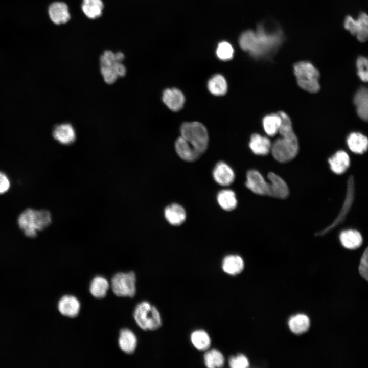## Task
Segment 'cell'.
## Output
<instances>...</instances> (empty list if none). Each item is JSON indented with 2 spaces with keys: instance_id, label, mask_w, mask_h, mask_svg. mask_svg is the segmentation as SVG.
Instances as JSON below:
<instances>
[{
  "instance_id": "24",
  "label": "cell",
  "mask_w": 368,
  "mask_h": 368,
  "mask_svg": "<svg viewBox=\"0 0 368 368\" xmlns=\"http://www.w3.org/2000/svg\"><path fill=\"white\" fill-rule=\"evenodd\" d=\"M341 245L348 249H356L362 244L363 239L360 233L356 229H347L339 235Z\"/></svg>"
},
{
  "instance_id": "32",
  "label": "cell",
  "mask_w": 368,
  "mask_h": 368,
  "mask_svg": "<svg viewBox=\"0 0 368 368\" xmlns=\"http://www.w3.org/2000/svg\"><path fill=\"white\" fill-rule=\"evenodd\" d=\"M208 87L210 92L216 96L224 95L227 89L226 81L220 74L215 75L209 80Z\"/></svg>"
},
{
  "instance_id": "35",
  "label": "cell",
  "mask_w": 368,
  "mask_h": 368,
  "mask_svg": "<svg viewBox=\"0 0 368 368\" xmlns=\"http://www.w3.org/2000/svg\"><path fill=\"white\" fill-rule=\"evenodd\" d=\"M37 227L38 231L45 229L52 221L51 213L47 210H36Z\"/></svg>"
},
{
  "instance_id": "8",
  "label": "cell",
  "mask_w": 368,
  "mask_h": 368,
  "mask_svg": "<svg viewBox=\"0 0 368 368\" xmlns=\"http://www.w3.org/2000/svg\"><path fill=\"white\" fill-rule=\"evenodd\" d=\"M355 182L353 176L349 177L347 181L345 198L341 209L333 222L324 229L316 233V236H324L333 231L343 223L350 212L355 198Z\"/></svg>"
},
{
  "instance_id": "9",
  "label": "cell",
  "mask_w": 368,
  "mask_h": 368,
  "mask_svg": "<svg viewBox=\"0 0 368 368\" xmlns=\"http://www.w3.org/2000/svg\"><path fill=\"white\" fill-rule=\"evenodd\" d=\"M344 28L351 34L355 35L361 42L367 40L368 37V18L365 12H360L356 19L350 15L347 16L343 22Z\"/></svg>"
},
{
  "instance_id": "11",
  "label": "cell",
  "mask_w": 368,
  "mask_h": 368,
  "mask_svg": "<svg viewBox=\"0 0 368 368\" xmlns=\"http://www.w3.org/2000/svg\"><path fill=\"white\" fill-rule=\"evenodd\" d=\"M246 187L254 193L262 196H268L269 183L262 175L256 170H250L246 173Z\"/></svg>"
},
{
  "instance_id": "29",
  "label": "cell",
  "mask_w": 368,
  "mask_h": 368,
  "mask_svg": "<svg viewBox=\"0 0 368 368\" xmlns=\"http://www.w3.org/2000/svg\"><path fill=\"white\" fill-rule=\"evenodd\" d=\"M367 90L365 87L359 89L355 95L354 102L359 117L363 120H367L368 97Z\"/></svg>"
},
{
  "instance_id": "5",
  "label": "cell",
  "mask_w": 368,
  "mask_h": 368,
  "mask_svg": "<svg viewBox=\"0 0 368 368\" xmlns=\"http://www.w3.org/2000/svg\"><path fill=\"white\" fill-rule=\"evenodd\" d=\"M293 70L297 83L302 89L312 93L319 90V72L312 63L297 62L293 65Z\"/></svg>"
},
{
  "instance_id": "31",
  "label": "cell",
  "mask_w": 368,
  "mask_h": 368,
  "mask_svg": "<svg viewBox=\"0 0 368 368\" xmlns=\"http://www.w3.org/2000/svg\"><path fill=\"white\" fill-rule=\"evenodd\" d=\"M290 330L295 334H301L306 332L310 327L309 317L302 314L292 316L288 321Z\"/></svg>"
},
{
  "instance_id": "17",
  "label": "cell",
  "mask_w": 368,
  "mask_h": 368,
  "mask_svg": "<svg viewBox=\"0 0 368 368\" xmlns=\"http://www.w3.org/2000/svg\"><path fill=\"white\" fill-rule=\"evenodd\" d=\"M51 20L56 25L66 23L70 19V13L67 5L61 2L52 3L49 8Z\"/></svg>"
},
{
  "instance_id": "4",
  "label": "cell",
  "mask_w": 368,
  "mask_h": 368,
  "mask_svg": "<svg viewBox=\"0 0 368 368\" xmlns=\"http://www.w3.org/2000/svg\"><path fill=\"white\" fill-rule=\"evenodd\" d=\"M181 137L185 139L200 155L206 150L209 135L205 127L198 122H185L180 127Z\"/></svg>"
},
{
  "instance_id": "15",
  "label": "cell",
  "mask_w": 368,
  "mask_h": 368,
  "mask_svg": "<svg viewBox=\"0 0 368 368\" xmlns=\"http://www.w3.org/2000/svg\"><path fill=\"white\" fill-rule=\"evenodd\" d=\"M212 174L216 182L222 186L231 185L234 182L235 178V174L233 169L223 162H219L216 164Z\"/></svg>"
},
{
  "instance_id": "14",
  "label": "cell",
  "mask_w": 368,
  "mask_h": 368,
  "mask_svg": "<svg viewBox=\"0 0 368 368\" xmlns=\"http://www.w3.org/2000/svg\"><path fill=\"white\" fill-rule=\"evenodd\" d=\"M118 343L119 348L123 353L131 355L136 349L137 338L135 333L130 329L122 328L119 332Z\"/></svg>"
},
{
  "instance_id": "37",
  "label": "cell",
  "mask_w": 368,
  "mask_h": 368,
  "mask_svg": "<svg viewBox=\"0 0 368 368\" xmlns=\"http://www.w3.org/2000/svg\"><path fill=\"white\" fill-rule=\"evenodd\" d=\"M229 365L232 368H247L249 366V362L247 357L239 354L230 357Z\"/></svg>"
},
{
  "instance_id": "40",
  "label": "cell",
  "mask_w": 368,
  "mask_h": 368,
  "mask_svg": "<svg viewBox=\"0 0 368 368\" xmlns=\"http://www.w3.org/2000/svg\"><path fill=\"white\" fill-rule=\"evenodd\" d=\"M11 182L8 176L0 171V195L8 192L10 188Z\"/></svg>"
},
{
  "instance_id": "1",
  "label": "cell",
  "mask_w": 368,
  "mask_h": 368,
  "mask_svg": "<svg viewBox=\"0 0 368 368\" xmlns=\"http://www.w3.org/2000/svg\"><path fill=\"white\" fill-rule=\"evenodd\" d=\"M284 40L283 31L275 22L261 24L257 31L243 33L239 39L241 48L256 58L268 57L275 53Z\"/></svg>"
},
{
  "instance_id": "23",
  "label": "cell",
  "mask_w": 368,
  "mask_h": 368,
  "mask_svg": "<svg viewBox=\"0 0 368 368\" xmlns=\"http://www.w3.org/2000/svg\"><path fill=\"white\" fill-rule=\"evenodd\" d=\"M175 150L178 156L187 162L197 160L201 155L185 139L180 136L176 141Z\"/></svg>"
},
{
  "instance_id": "25",
  "label": "cell",
  "mask_w": 368,
  "mask_h": 368,
  "mask_svg": "<svg viewBox=\"0 0 368 368\" xmlns=\"http://www.w3.org/2000/svg\"><path fill=\"white\" fill-rule=\"evenodd\" d=\"M249 146L252 152L258 155L268 154L271 147L270 141L268 138L257 133L251 135Z\"/></svg>"
},
{
  "instance_id": "33",
  "label": "cell",
  "mask_w": 368,
  "mask_h": 368,
  "mask_svg": "<svg viewBox=\"0 0 368 368\" xmlns=\"http://www.w3.org/2000/svg\"><path fill=\"white\" fill-rule=\"evenodd\" d=\"M205 365L209 368L221 367L224 364V357L217 349H213L205 352L203 356Z\"/></svg>"
},
{
  "instance_id": "27",
  "label": "cell",
  "mask_w": 368,
  "mask_h": 368,
  "mask_svg": "<svg viewBox=\"0 0 368 368\" xmlns=\"http://www.w3.org/2000/svg\"><path fill=\"white\" fill-rule=\"evenodd\" d=\"M104 4L102 0H82L81 9L89 19H95L100 17L103 12Z\"/></svg>"
},
{
  "instance_id": "38",
  "label": "cell",
  "mask_w": 368,
  "mask_h": 368,
  "mask_svg": "<svg viewBox=\"0 0 368 368\" xmlns=\"http://www.w3.org/2000/svg\"><path fill=\"white\" fill-rule=\"evenodd\" d=\"M357 74L360 79L364 81H367V60L363 56H359L356 60Z\"/></svg>"
},
{
  "instance_id": "10",
  "label": "cell",
  "mask_w": 368,
  "mask_h": 368,
  "mask_svg": "<svg viewBox=\"0 0 368 368\" xmlns=\"http://www.w3.org/2000/svg\"><path fill=\"white\" fill-rule=\"evenodd\" d=\"M17 224L26 237H36L38 231L36 210L27 208L24 210L18 217Z\"/></svg>"
},
{
  "instance_id": "21",
  "label": "cell",
  "mask_w": 368,
  "mask_h": 368,
  "mask_svg": "<svg viewBox=\"0 0 368 368\" xmlns=\"http://www.w3.org/2000/svg\"><path fill=\"white\" fill-rule=\"evenodd\" d=\"M53 135L58 142L64 145L71 144L76 140L75 129L69 123L56 126L53 129Z\"/></svg>"
},
{
  "instance_id": "3",
  "label": "cell",
  "mask_w": 368,
  "mask_h": 368,
  "mask_svg": "<svg viewBox=\"0 0 368 368\" xmlns=\"http://www.w3.org/2000/svg\"><path fill=\"white\" fill-rule=\"evenodd\" d=\"M133 317L139 328L144 331H155L162 326L159 310L146 301L136 304L133 312Z\"/></svg>"
},
{
  "instance_id": "26",
  "label": "cell",
  "mask_w": 368,
  "mask_h": 368,
  "mask_svg": "<svg viewBox=\"0 0 368 368\" xmlns=\"http://www.w3.org/2000/svg\"><path fill=\"white\" fill-rule=\"evenodd\" d=\"M217 201L219 205L226 211L234 210L238 204L235 193L230 189H223L220 191L217 195Z\"/></svg>"
},
{
  "instance_id": "28",
  "label": "cell",
  "mask_w": 368,
  "mask_h": 368,
  "mask_svg": "<svg viewBox=\"0 0 368 368\" xmlns=\"http://www.w3.org/2000/svg\"><path fill=\"white\" fill-rule=\"evenodd\" d=\"M349 149L356 154H363L367 149V139L360 133H351L347 138Z\"/></svg>"
},
{
  "instance_id": "22",
  "label": "cell",
  "mask_w": 368,
  "mask_h": 368,
  "mask_svg": "<svg viewBox=\"0 0 368 368\" xmlns=\"http://www.w3.org/2000/svg\"><path fill=\"white\" fill-rule=\"evenodd\" d=\"M110 288L107 279L102 275L94 277L89 283V291L92 296L97 299L105 298Z\"/></svg>"
},
{
  "instance_id": "36",
  "label": "cell",
  "mask_w": 368,
  "mask_h": 368,
  "mask_svg": "<svg viewBox=\"0 0 368 368\" xmlns=\"http://www.w3.org/2000/svg\"><path fill=\"white\" fill-rule=\"evenodd\" d=\"M216 54L220 60L227 61L233 58L234 49L229 43L225 41L221 42L218 45Z\"/></svg>"
},
{
  "instance_id": "30",
  "label": "cell",
  "mask_w": 368,
  "mask_h": 368,
  "mask_svg": "<svg viewBox=\"0 0 368 368\" xmlns=\"http://www.w3.org/2000/svg\"><path fill=\"white\" fill-rule=\"evenodd\" d=\"M190 340L193 346L200 351L208 350L211 344L209 334L202 329L196 330L192 332Z\"/></svg>"
},
{
  "instance_id": "19",
  "label": "cell",
  "mask_w": 368,
  "mask_h": 368,
  "mask_svg": "<svg viewBox=\"0 0 368 368\" xmlns=\"http://www.w3.org/2000/svg\"><path fill=\"white\" fill-rule=\"evenodd\" d=\"M244 268L243 259L238 255H228L224 257L222 262L223 271L230 275L235 276L240 274Z\"/></svg>"
},
{
  "instance_id": "34",
  "label": "cell",
  "mask_w": 368,
  "mask_h": 368,
  "mask_svg": "<svg viewBox=\"0 0 368 368\" xmlns=\"http://www.w3.org/2000/svg\"><path fill=\"white\" fill-rule=\"evenodd\" d=\"M281 119L278 113L266 116L263 119V125L265 132L270 136H274L278 132Z\"/></svg>"
},
{
  "instance_id": "13",
  "label": "cell",
  "mask_w": 368,
  "mask_h": 368,
  "mask_svg": "<svg viewBox=\"0 0 368 368\" xmlns=\"http://www.w3.org/2000/svg\"><path fill=\"white\" fill-rule=\"evenodd\" d=\"M267 177L270 181L268 196L280 199L287 198L289 190L285 181L273 172H269Z\"/></svg>"
},
{
  "instance_id": "39",
  "label": "cell",
  "mask_w": 368,
  "mask_h": 368,
  "mask_svg": "<svg viewBox=\"0 0 368 368\" xmlns=\"http://www.w3.org/2000/svg\"><path fill=\"white\" fill-rule=\"evenodd\" d=\"M368 250L366 248L361 257L359 266V272L360 275L366 280L368 278Z\"/></svg>"
},
{
  "instance_id": "20",
  "label": "cell",
  "mask_w": 368,
  "mask_h": 368,
  "mask_svg": "<svg viewBox=\"0 0 368 368\" xmlns=\"http://www.w3.org/2000/svg\"><path fill=\"white\" fill-rule=\"evenodd\" d=\"M331 171L336 174L344 173L349 168L350 159L349 155L344 151H338L328 159Z\"/></svg>"
},
{
  "instance_id": "18",
  "label": "cell",
  "mask_w": 368,
  "mask_h": 368,
  "mask_svg": "<svg viewBox=\"0 0 368 368\" xmlns=\"http://www.w3.org/2000/svg\"><path fill=\"white\" fill-rule=\"evenodd\" d=\"M164 216L170 224L179 226L185 221L187 214L182 206L177 203H172L165 208Z\"/></svg>"
},
{
  "instance_id": "12",
  "label": "cell",
  "mask_w": 368,
  "mask_h": 368,
  "mask_svg": "<svg viewBox=\"0 0 368 368\" xmlns=\"http://www.w3.org/2000/svg\"><path fill=\"white\" fill-rule=\"evenodd\" d=\"M57 309L61 315L70 318L77 317L80 313L81 304L74 295L65 294L58 301Z\"/></svg>"
},
{
  "instance_id": "7",
  "label": "cell",
  "mask_w": 368,
  "mask_h": 368,
  "mask_svg": "<svg viewBox=\"0 0 368 368\" xmlns=\"http://www.w3.org/2000/svg\"><path fill=\"white\" fill-rule=\"evenodd\" d=\"M136 276L133 271L118 272L111 278L113 293L118 297L133 298L136 293Z\"/></svg>"
},
{
  "instance_id": "16",
  "label": "cell",
  "mask_w": 368,
  "mask_h": 368,
  "mask_svg": "<svg viewBox=\"0 0 368 368\" xmlns=\"http://www.w3.org/2000/svg\"><path fill=\"white\" fill-rule=\"evenodd\" d=\"M185 100L183 93L177 88H167L163 93V102L170 110L174 111H178L182 108Z\"/></svg>"
},
{
  "instance_id": "2",
  "label": "cell",
  "mask_w": 368,
  "mask_h": 368,
  "mask_svg": "<svg viewBox=\"0 0 368 368\" xmlns=\"http://www.w3.org/2000/svg\"><path fill=\"white\" fill-rule=\"evenodd\" d=\"M124 58L122 52L114 53L110 50L104 51L100 56V71L106 83L112 84L118 78L126 75V68L123 64Z\"/></svg>"
},
{
  "instance_id": "6",
  "label": "cell",
  "mask_w": 368,
  "mask_h": 368,
  "mask_svg": "<svg viewBox=\"0 0 368 368\" xmlns=\"http://www.w3.org/2000/svg\"><path fill=\"white\" fill-rule=\"evenodd\" d=\"M271 147L273 157L277 161L285 163L293 159L298 152V142L294 132L281 135Z\"/></svg>"
}]
</instances>
